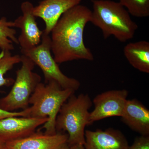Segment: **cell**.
<instances>
[{
	"label": "cell",
	"instance_id": "cell-1",
	"mask_svg": "<svg viewBox=\"0 0 149 149\" xmlns=\"http://www.w3.org/2000/svg\"><path fill=\"white\" fill-rule=\"evenodd\" d=\"M92 10L79 4L65 13L50 32L51 50L58 64L79 60L92 61L91 50L85 45L83 34L91 22Z\"/></svg>",
	"mask_w": 149,
	"mask_h": 149
},
{
	"label": "cell",
	"instance_id": "cell-2",
	"mask_svg": "<svg viewBox=\"0 0 149 149\" xmlns=\"http://www.w3.org/2000/svg\"><path fill=\"white\" fill-rule=\"evenodd\" d=\"M91 22L100 28L104 39L113 36L125 42L134 37L138 25L120 3L111 0H92Z\"/></svg>",
	"mask_w": 149,
	"mask_h": 149
},
{
	"label": "cell",
	"instance_id": "cell-3",
	"mask_svg": "<svg viewBox=\"0 0 149 149\" xmlns=\"http://www.w3.org/2000/svg\"><path fill=\"white\" fill-rule=\"evenodd\" d=\"M75 91L63 89L54 81L40 83L37 85L29 100V117L48 118L42 128L45 133L53 135L57 133L56 120L62 106L74 94Z\"/></svg>",
	"mask_w": 149,
	"mask_h": 149
},
{
	"label": "cell",
	"instance_id": "cell-4",
	"mask_svg": "<svg viewBox=\"0 0 149 149\" xmlns=\"http://www.w3.org/2000/svg\"><path fill=\"white\" fill-rule=\"evenodd\" d=\"M72 95L62 106L56 120V132L66 131L69 147L85 145V128L90 125L89 109L93 105L87 94Z\"/></svg>",
	"mask_w": 149,
	"mask_h": 149
},
{
	"label": "cell",
	"instance_id": "cell-5",
	"mask_svg": "<svg viewBox=\"0 0 149 149\" xmlns=\"http://www.w3.org/2000/svg\"><path fill=\"white\" fill-rule=\"evenodd\" d=\"M21 67L16 72V78L12 88L5 97L0 99V109L13 112L29 107V100L37 85L41 83V77L34 72L35 64L28 57L21 56Z\"/></svg>",
	"mask_w": 149,
	"mask_h": 149
},
{
	"label": "cell",
	"instance_id": "cell-6",
	"mask_svg": "<svg viewBox=\"0 0 149 149\" xmlns=\"http://www.w3.org/2000/svg\"><path fill=\"white\" fill-rule=\"evenodd\" d=\"M22 54L29 58L42 71L45 83L54 81L63 89L77 91L80 82L75 78L65 75L59 67L52 54L49 35L43 31L41 42L35 47L21 51Z\"/></svg>",
	"mask_w": 149,
	"mask_h": 149
},
{
	"label": "cell",
	"instance_id": "cell-7",
	"mask_svg": "<svg viewBox=\"0 0 149 149\" xmlns=\"http://www.w3.org/2000/svg\"><path fill=\"white\" fill-rule=\"evenodd\" d=\"M126 90H111L97 95L93 100L94 109L90 112L91 124L107 118L121 116L128 96Z\"/></svg>",
	"mask_w": 149,
	"mask_h": 149
},
{
	"label": "cell",
	"instance_id": "cell-8",
	"mask_svg": "<svg viewBox=\"0 0 149 149\" xmlns=\"http://www.w3.org/2000/svg\"><path fill=\"white\" fill-rule=\"evenodd\" d=\"M34 6L30 2L26 1L21 4L22 15L13 21L14 27L21 30L17 38L21 51L27 50L35 47L40 44L43 31L39 29L33 13Z\"/></svg>",
	"mask_w": 149,
	"mask_h": 149
},
{
	"label": "cell",
	"instance_id": "cell-9",
	"mask_svg": "<svg viewBox=\"0 0 149 149\" xmlns=\"http://www.w3.org/2000/svg\"><path fill=\"white\" fill-rule=\"evenodd\" d=\"M62 132L49 135L35 132L25 138L6 142L7 149H69L68 135Z\"/></svg>",
	"mask_w": 149,
	"mask_h": 149
},
{
	"label": "cell",
	"instance_id": "cell-10",
	"mask_svg": "<svg viewBox=\"0 0 149 149\" xmlns=\"http://www.w3.org/2000/svg\"><path fill=\"white\" fill-rule=\"evenodd\" d=\"M48 118L9 117L0 120V139L6 142L25 138L35 132Z\"/></svg>",
	"mask_w": 149,
	"mask_h": 149
},
{
	"label": "cell",
	"instance_id": "cell-11",
	"mask_svg": "<svg viewBox=\"0 0 149 149\" xmlns=\"http://www.w3.org/2000/svg\"><path fill=\"white\" fill-rule=\"evenodd\" d=\"M82 0H43L34 6L35 17L42 19L45 24L44 32L48 35L59 19L70 9L80 4Z\"/></svg>",
	"mask_w": 149,
	"mask_h": 149
},
{
	"label": "cell",
	"instance_id": "cell-12",
	"mask_svg": "<svg viewBox=\"0 0 149 149\" xmlns=\"http://www.w3.org/2000/svg\"><path fill=\"white\" fill-rule=\"evenodd\" d=\"M85 139L86 149H128L130 147L122 133L113 128L86 130Z\"/></svg>",
	"mask_w": 149,
	"mask_h": 149
},
{
	"label": "cell",
	"instance_id": "cell-13",
	"mask_svg": "<svg viewBox=\"0 0 149 149\" xmlns=\"http://www.w3.org/2000/svg\"><path fill=\"white\" fill-rule=\"evenodd\" d=\"M120 117L131 130L141 136H149V111L138 100H127Z\"/></svg>",
	"mask_w": 149,
	"mask_h": 149
},
{
	"label": "cell",
	"instance_id": "cell-14",
	"mask_svg": "<svg viewBox=\"0 0 149 149\" xmlns=\"http://www.w3.org/2000/svg\"><path fill=\"white\" fill-rule=\"evenodd\" d=\"M129 63L140 72L149 73V42L145 40L128 43L123 49Z\"/></svg>",
	"mask_w": 149,
	"mask_h": 149
},
{
	"label": "cell",
	"instance_id": "cell-15",
	"mask_svg": "<svg viewBox=\"0 0 149 149\" xmlns=\"http://www.w3.org/2000/svg\"><path fill=\"white\" fill-rule=\"evenodd\" d=\"M20 62L21 56L13 55L10 51H1L0 53V88L13 85L15 80L12 78H5V75L15 65Z\"/></svg>",
	"mask_w": 149,
	"mask_h": 149
},
{
	"label": "cell",
	"instance_id": "cell-16",
	"mask_svg": "<svg viewBox=\"0 0 149 149\" xmlns=\"http://www.w3.org/2000/svg\"><path fill=\"white\" fill-rule=\"evenodd\" d=\"M14 26L13 22L8 21L6 17L0 19V49L1 51L13 50V43L18 44L16 30L13 28Z\"/></svg>",
	"mask_w": 149,
	"mask_h": 149
},
{
	"label": "cell",
	"instance_id": "cell-17",
	"mask_svg": "<svg viewBox=\"0 0 149 149\" xmlns=\"http://www.w3.org/2000/svg\"><path fill=\"white\" fill-rule=\"evenodd\" d=\"M118 2L132 16L139 18L149 16V0H119Z\"/></svg>",
	"mask_w": 149,
	"mask_h": 149
},
{
	"label": "cell",
	"instance_id": "cell-18",
	"mask_svg": "<svg viewBox=\"0 0 149 149\" xmlns=\"http://www.w3.org/2000/svg\"><path fill=\"white\" fill-rule=\"evenodd\" d=\"M128 149H149V136H141L136 138Z\"/></svg>",
	"mask_w": 149,
	"mask_h": 149
},
{
	"label": "cell",
	"instance_id": "cell-19",
	"mask_svg": "<svg viewBox=\"0 0 149 149\" xmlns=\"http://www.w3.org/2000/svg\"><path fill=\"white\" fill-rule=\"evenodd\" d=\"M29 107L27 109L21 110L18 112H10L6 111L0 109V120L5 118L9 117H29Z\"/></svg>",
	"mask_w": 149,
	"mask_h": 149
},
{
	"label": "cell",
	"instance_id": "cell-20",
	"mask_svg": "<svg viewBox=\"0 0 149 149\" xmlns=\"http://www.w3.org/2000/svg\"><path fill=\"white\" fill-rule=\"evenodd\" d=\"M69 149H86L84 145L76 144L70 147Z\"/></svg>",
	"mask_w": 149,
	"mask_h": 149
},
{
	"label": "cell",
	"instance_id": "cell-21",
	"mask_svg": "<svg viewBox=\"0 0 149 149\" xmlns=\"http://www.w3.org/2000/svg\"><path fill=\"white\" fill-rule=\"evenodd\" d=\"M0 149H7L6 142L0 139Z\"/></svg>",
	"mask_w": 149,
	"mask_h": 149
}]
</instances>
